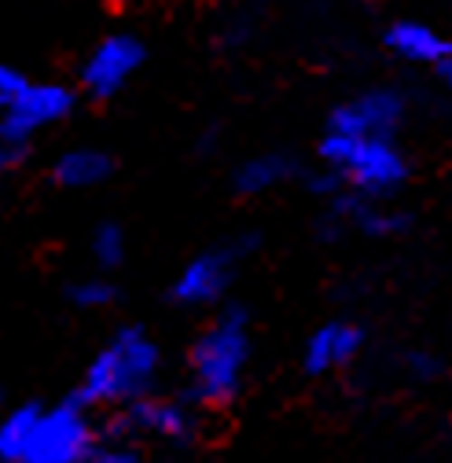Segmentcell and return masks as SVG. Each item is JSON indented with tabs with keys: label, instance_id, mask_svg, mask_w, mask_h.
I'll return each mask as SVG.
<instances>
[{
	"label": "cell",
	"instance_id": "ac0fdd59",
	"mask_svg": "<svg viewBox=\"0 0 452 463\" xmlns=\"http://www.w3.org/2000/svg\"><path fill=\"white\" fill-rule=\"evenodd\" d=\"M401 368H405V375H412L416 383H430V379L441 372L438 357L427 354V350H409V354L401 357Z\"/></svg>",
	"mask_w": 452,
	"mask_h": 463
},
{
	"label": "cell",
	"instance_id": "7a4b0ae2",
	"mask_svg": "<svg viewBox=\"0 0 452 463\" xmlns=\"http://www.w3.org/2000/svg\"><path fill=\"white\" fill-rule=\"evenodd\" d=\"M254 357V327L243 306H217L188 345L184 383L199 409H229L243 393Z\"/></svg>",
	"mask_w": 452,
	"mask_h": 463
},
{
	"label": "cell",
	"instance_id": "5bb4252c",
	"mask_svg": "<svg viewBox=\"0 0 452 463\" xmlns=\"http://www.w3.org/2000/svg\"><path fill=\"white\" fill-rule=\"evenodd\" d=\"M298 177V162L284 151H261V155H250L236 165L232 173V188L236 195H247V199H258V195H268L276 188H284L287 181Z\"/></svg>",
	"mask_w": 452,
	"mask_h": 463
},
{
	"label": "cell",
	"instance_id": "9a60e30c",
	"mask_svg": "<svg viewBox=\"0 0 452 463\" xmlns=\"http://www.w3.org/2000/svg\"><path fill=\"white\" fill-rule=\"evenodd\" d=\"M126 250H129V240H126V228L118 221H99L89 236V254L96 261L99 272H115L122 261H126Z\"/></svg>",
	"mask_w": 452,
	"mask_h": 463
},
{
	"label": "cell",
	"instance_id": "e0dca14e",
	"mask_svg": "<svg viewBox=\"0 0 452 463\" xmlns=\"http://www.w3.org/2000/svg\"><path fill=\"white\" fill-rule=\"evenodd\" d=\"M89 463H155L147 456V449L140 441H129V438H110V441H99L89 456Z\"/></svg>",
	"mask_w": 452,
	"mask_h": 463
},
{
	"label": "cell",
	"instance_id": "6da1fadb",
	"mask_svg": "<svg viewBox=\"0 0 452 463\" xmlns=\"http://www.w3.org/2000/svg\"><path fill=\"white\" fill-rule=\"evenodd\" d=\"M96 445V412L78 393L8 404L0 416V463H89Z\"/></svg>",
	"mask_w": 452,
	"mask_h": 463
},
{
	"label": "cell",
	"instance_id": "8fae6325",
	"mask_svg": "<svg viewBox=\"0 0 452 463\" xmlns=\"http://www.w3.org/2000/svg\"><path fill=\"white\" fill-rule=\"evenodd\" d=\"M327 217L338 224V228H350L357 236H368V240H390L405 232L409 217L401 210H393L390 199H372V195H357L350 188L334 192L327 199Z\"/></svg>",
	"mask_w": 452,
	"mask_h": 463
},
{
	"label": "cell",
	"instance_id": "30bf717a",
	"mask_svg": "<svg viewBox=\"0 0 452 463\" xmlns=\"http://www.w3.org/2000/svg\"><path fill=\"white\" fill-rule=\"evenodd\" d=\"M368 345V335L357 320L334 317L324 320L320 327L309 331L302 345V372L313 379H331V375H346Z\"/></svg>",
	"mask_w": 452,
	"mask_h": 463
},
{
	"label": "cell",
	"instance_id": "52a82bcc",
	"mask_svg": "<svg viewBox=\"0 0 452 463\" xmlns=\"http://www.w3.org/2000/svg\"><path fill=\"white\" fill-rule=\"evenodd\" d=\"M78 107V92L63 81H26L5 107H0V140L23 151L52 126H63Z\"/></svg>",
	"mask_w": 452,
	"mask_h": 463
},
{
	"label": "cell",
	"instance_id": "5b68a950",
	"mask_svg": "<svg viewBox=\"0 0 452 463\" xmlns=\"http://www.w3.org/2000/svg\"><path fill=\"white\" fill-rule=\"evenodd\" d=\"M254 236H240L229 243L206 247L199 254H192L181 272L169 283V298L181 309H217L224 298H229L232 283L240 276V265L250 258L254 250Z\"/></svg>",
	"mask_w": 452,
	"mask_h": 463
},
{
	"label": "cell",
	"instance_id": "277c9868",
	"mask_svg": "<svg viewBox=\"0 0 452 463\" xmlns=\"http://www.w3.org/2000/svg\"><path fill=\"white\" fill-rule=\"evenodd\" d=\"M320 162L343 188L372 199H393L409 184L412 173L398 137H350L327 129L320 137Z\"/></svg>",
	"mask_w": 452,
	"mask_h": 463
},
{
	"label": "cell",
	"instance_id": "603a6c76",
	"mask_svg": "<svg viewBox=\"0 0 452 463\" xmlns=\"http://www.w3.org/2000/svg\"><path fill=\"white\" fill-rule=\"evenodd\" d=\"M5 409H8V401H5V393H0V416H5Z\"/></svg>",
	"mask_w": 452,
	"mask_h": 463
},
{
	"label": "cell",
	"instance_id": "3957f363",
	"mask_svg": "<svg viewBox=\"0 0 452 463\" xmlns=\"http://www.w3.org/2000/svg\"><path fill=\"white\" fill-rule=\"evenodd\" d=\"M162 375V345L140 324H122L85 364L78 397L92 412H118L129 401L151 393Z\"/></svg>",
	"mask_w": 452,
	"mask_h": 463
},
{
	"label": "cell",
	"instance_id": "2e32d148",
	"mask_svg": "<svg viewBox=\"0 0 452 463\" xmlns=\"http://www.w3.org/2000/svg\"><path fill=\"white\" fill-rule=\"evenodd\" d=\"M67 298L81 313H103V309H110V306L118 302V287H115V279H107V272L81 276V279H74L67 287Z\"/></svg>",
	"mask_w": 452,
	"mask_h": 463
},
{
	"label": "cell",
	"instance_id": "44dd1931",
	"mask_svg": "<svg viewBox=\"0 0 452 463\" xmlns=\"http://www.w3.org/2000/svg\"><path fill=\"white\" fill-rule=\"evenodd\" d=\"M19 158H23V151H15V147H8L5 140H0V173H8Z\"/></svg>",
	"mask_w": 452,
	"mask_h": 463
},
{
	"label": "cell",
	"instance_id": "7c38bea8",
	"mask_svg": "<svg viewBox=\"0 0 452 463\" xmlns=\"http://www.w3.org/2000/svg\"><path fill=\"white\" fill-rule=\"evenodd\" d=\"M382 44L393 60L412 63V67H434V71L452 52V41L434 23H423V19H393L382 30Z\"/></svg>",
	"mask_w": 452,
	"mask_h": 463
},
{
	"label": "cell",
	"instance_id": "ffe728a7",
	"mask_svg": "<svg viewBox=\"0 0 452 463\" xmlns=\"http://www.w3.org/2000/svg\"><path fill=\"white\" fill-rule=\"evenodd\" d=\"M110 8L118 12H140V8H155V5H165V0H107Z\"/></svg>",
	"mask_w": 452,
	"mask_h": 463
},
{
	"label": "cell",
	"instance_id": "4fadbf2b",
	"mask_svg": "<svg viewBox=\"0 0 452 463\" xmlns=\"http://www.w3.org/2000/svg\"><path fill=\"white\" fill-rule=\"evenodd\" d=\"M52 184H60L67 192H89V188H99L115 177V155L103 151V147H92V144H81V147H67L55 155L52 162Z\"/></svg>",
	"mask_w": 452,
	"mask_h": 463
},
{
	"label": "cell",
	"instance_id": "ba28073f",
	"mask_svg": "<svg viewBox=\"0 0 452 463\" xmlns=\"http://www.w3.org/2000/svg\"><path fill=\"white\" fill-rule=\"evenodd\" d=\"M144 63H147V44L137 33L126 30L107 33L85 52L78 85L89 99H115L118 92H126V85L140 74Z\"/></svg>",
	"mask_w": 452,
	"mask_h": 463
},
{
	"label": "cell",
	"instance_id": "9c48e42d",
	"mask_svg": "<svg viewBox=\"0 0 452 463\" xmlns=\"http://www.w3.org/2000/svg\"><path fill=\"white\" fill-rule=\"evenodd\" d=\"M405 114H409V99L401 89L372 85L343 103H334V110L327 114V129L350 137H398V129L405 126Z\"/></svg>",
	"mask_w": 452,
	"mask_h": 463
},
{
	"label": "cell",
	"instance_id": "7402d4cb",
	"mask_svg": "<svg viewBox=\"0 0 452 463\" xmlns=\"http://www.w3.org/2000/svg\"><path fill=\"white\" fill-rule=\"evenodd\" d=\"M438 74H441V81H445V89H448V92H452V52H448V55H445V63H441V67H438Z\"/></svg>",
	"mask_w": 452,
	"mask_h": 463
},
{
	"label": "cell",
	"instance_id": "8992f818",
	"mask_svg": "<svg viewBox=\"0 0 452 463\" xmlns=\"http://www.w3.org/2000/svg\"><path fill=\"white\" fill-rule=\"evenodd\" d=\"M115 420V434L140 441V445H188L199 434V404L184 397H169V393H144L129 401L126 409L110 412Z\"/></svg>",
	"mask_w": 452,
	"mask_h": 463
},
{
	"label": "cell",
	"instance_id": "d6986e66",
	"mask_svg": "<svg viewBox=\"0 0 452 463\" xmlns=\"http://www.w3.org/2000/svg\"><path fill=\"white\" fill-rule=\"evenodd\" d=\"M30 78L19 71V67H12V63H5V60H0V107H5L23 85H26Z\"/></svg>",
	"mask_w": 452,
	"mask_h": 463
}]
</instances>
